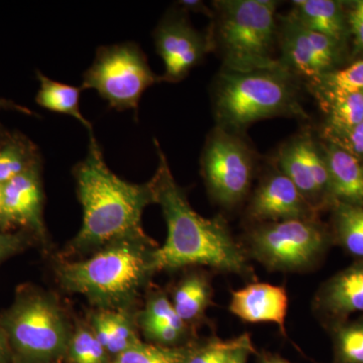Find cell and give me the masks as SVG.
<instances>
[{
    "instance_id": "obj_1",
    "label": "cell",
    "mask_w": 363,
    "mask_h": 363,
    "mask_svg": "<svg viewBox=\"0 0 363 363\" xmlns=\"http://www.w3.org/2000/svg\"><path fill=\"white\" fill-rule=\"evenodd\" d=\"M155 145L159 166L152 182L168 236L164 245L152 253V271L205 266L240 276L252 274L247 253L234 240L226 221L221 217L205 218L191 207L157 140Z\"/></svg>"
},
{
    "instance_id": "obj_2",
    "label": "cell",
    "mask_w": 363,
    "mask_h": 363,
    "mask_svg": "<svg viewBox=\"0 0 363 363\" xmlns=\"http://www.w3.org/2000/svg\"><path fill=\"white\" fill-rule=\"evenodd\" d=\"M83 223L71 242L77 252L102 248L123 240H150L143 231L145 207L156 203L154 185L131 184L112 173L94 135L89 136L87 156L73 169Z\"/></svg>"
},
{
    "instance_id": "obj_3",
    "label": "cell",
    "mask_w": 363,
    "mask_h": 363,
    "mask_svg": "<svg viewBox=\"0 0 363 363\" xmlns=\"http://www.w3.org/2000/svg\"><path fill=\"white\" fill-rule=\"evenodd\" d=\"M155 248L152 240L116 241L90 259L63 262L57 277L63 289L84 296L98 309L128 310L154 274Z\"/></svg>"
},
{
    "instance_id": "obj_4",
    "label": "cell",
    "mask_w": 363,
    "mask_h": 363,
    "mask_svg": "<svg viewBox=\"0 0 363 363\" xmlns=\"http://www.w3.org/2000/svg\"><path fill=\"white\" fill-rule=\"evenodd\" d=\"M286 67L247 73L226 71L218 78L214 107L218 128L240 130L260 119L304 116Z\"/></svg>"
},
{
    "instance_id": "obj_5",
    "label": "cell",
    "mask_w": 363,
    "mask_h": 363,
    "mask_svg": "<svg viewBox=\"0 0 363 363\" xmlns=\"http://www.w3.org/2000/svg\"><path fill=\"white\" fill-rule=\"evenodd\" d=\"M0 323L13 363H52L67 354L72 331L65 314L56 298L38 286H21Z\"/></svg>"
},
{
    "instance_id": "obj_6",
    "label": "cell",
    "mask_w": 363,
    "mask_h": 363,
    "mask_svg": "<svg viewBox=\"0 0 363 363\" xmlns=\"http://www.w3.org/2000/svg\"><path fill=\"white\" fill-rule=\"evenodd\" d=\"M217 35L226 71L247 73L285 67L272 58L277 4L271 0L216 2Z\"/></svg>"
},
{
    "instance_id": "obj_7",
    "label": "cell",
    "mask_w": 363,
    "mask_h": 363,
    "mask_svg": "<svg viewBox=\"0 0 363 363\" xmlns=\"http://www.w3.org/2000/svg\"><path fill=\"white\" fill-rule=\"evenodd\" d=\"M331 238L316 219L267 222L248 235L250 255L272 271L298 272L317 264Z\"/></svg>"
},
{
    "instance_id": "obj_8",
    "label": "cell",
    "mask_w": 363,
    "mask_h": 363,
    "mask_svg": "<svg viewBox=\"0 0 363 363\" xmlns=\"http://www.w3.org/2000/svg\"><path fill=\"white\" fill-rule=\"evenodd\" d=\"M161 77L150 70L147 57L135 43L100 47L83 75V90L94 89L118 111L138 112L143 93Z\"/></svg>"
},
{
    "instance_id": "obj_9",
    "label": "cell",
    "mask_w": 363,
    "mask_h": 363,
    "mask_svg": "<svg viewBox=\"0 0 363 363\" xmlns=\"http://www.w3.org/2000/svg\"><path fill=\"white\" fill-rule=\"evenodd\" d=\"M202 174L208 191L222 206H235L245 199L252 185V157L240 138L217 128L203 152Z\"/></svg>"
},
{
    "instance_id": "obj_10",
    "label": "cell",
    "mask_w": 363,
    "mask_h": 363,
    "mask_svg": "<svg viewBox=\"0 0 363 363\" xmlns=\"http://www.w3.org/2000/svg\"><path fill=\"white\" fill-rule=\"evenodd\" d=\"M157 54L164 63L161 81L178 82L197 65L213 47L211 35H203L183 14H167L154 33Z\"/></svg>"
},
{
    "instance_id": "obj_11",
    "label": "cell",
    "mask_w": 363,
    "mask_h": 363,
    "mask_svg": "<svg viewBox=\"0 0 363 363\" xmlns=\"http://www.w3.org/2000/svg\"><path fill=\"white\" fill-rule=\"evenodd\" d=\"M279 164L281 173L293 182L316 211L327 198L333 199L324 156L307 133L281 150Z\"/></svg>"
},
{
    "instance_id": "obj_12",
    "label": "cell",
    "mask_w": 363,
    "mask_h": 363,
    "mask_svg": "<svg viewBox=\"0 0 363 363\" xmlns=\"http://www.w3.org/2000/svg\"><path fill=\"white\" fill-rule=\"evenodd\" d=\"M336 44L326 35L308 30L290 16L281 33L283 65L318 80L333 64Z\"/></svg>"
},
{
    "instance_id": "obj_13",
    "label": "cell",
    "mask_w": 363,
    "mask_h": 363,
    "mask_svg": "<svg viewBox=\"0 0 363 363\" xmlns=\"http://www.w3.org/2000/svg\"><path fill=\"white\" fill-rule=\"evenodd\" d=\"M316 210L283 173L267 177L255 191L248 207L250 218L260 222L316 219Z\"/></svg>"
},
{
    "instance_id": "obj_14",
    "label": "cell",
    "mask_w": 363,
    "mask_h": 363,
    "mask_svg": "<svg viewBox=\"0 0 363 363\" xmlns=\"http://www.w3.org/2000/svg\"><path fill=\"white\" fill-rule=\"evenodd\" d=\"M40 167L28 169L2 186L4 213L11 226H20L33 238L45 243L47 230L43 219L42 181Z\"/></svg>"
},
{
    "instance_id": "obj_15",
    "label": "cell",
    "mask_w": 363,
    "mask_h": 363,
    "mask_svg": "<svg viewBox=\"0 0 363 363\" xmlns=\"http://www.w3.org/2000/svg\"><path fill=\"white\" fill-rule=\"evenodd\" d=\"M314 306L330 325L363 312V259L329 279L318 292Z\"/></svg>"
},
{
    "instance_id": "obj_16",
    "label": "cell",
    "mask_w": 363,
    "mask_h": 363,
    "mask_svg": "<svg viewBox=\"0 0 363 363\" xmlns=\"http://www.w3.org/2000/svg\"><path fill=\"white\" fill-rule=\"evenodd\" d=\"M288 307V294L283 286L255 283L231 293L229 311L248 323L276 324L286 336Z\"/></svg>"
},
{
    "instance_id": "obj_17",
    "label": "cell",
    "mask_w": 363,
    "mask_h": 363,
    "mask_svg": "<svg viewBox=\"0 0 363 363\" xmlns=\"http://www.w3.org/2000/svg\"><path fill=\"white\" fill-rule=\"evenodd\" d=\"M324 159L333 200L363 207V166L357 157L332 143L326 147Z\"/></svg>"
},
{
    "instance_id": "obj_18",
    "label": "cell",
    "mask_w": 363,
    "mask_h": 363,
    "mask_svg": "<svg viewBox=\"0 0 363 363\" xmlns=\"http://www.w3.org/2000/svg\"><path fill=\"white\" fill-rule=\"evenodd\" d=\"M89 325L111 357H116L142 342L128 310L98 309L91 316Z\"/></svg>"
},
{
    "instance_id": "obj_19",
    "label": "cell",
    "mask_w": 363,
    "mask_h": 363,
    "mask_svg": "<svg viewBox=\"0 0 363 363\" xmlns=\"http://www.w3.org/2000/svg\"><path fill=\"white\" fill-rule=\"evenodd\" d=\"M291 16L312 32L326 35L339 42L344 33L342 11L337 2L332 0H298L294 1Z\"/></svg>"
},
{
    "instance_id": "obj_20",
    "label": "cell",
    "mask_w": 363,
    "mask_h": 363,
    "mask_svg": "<svg viewBox=\"0 0 363 363\" xmlns=\"http://www.w3.org/2000/svg\"><path fill=\"white\" fill-rule=\"evenodd\" d=\"M212 286L209 278L202 272H192L182 279L173 294L174 308L186 324L201 321L212 304Z\"/></svg>"
},
{
    "instance_id": "obj_21",
    "label": "cell",
    "mask_w": 363,
    "mask_h": 363,
    "mask_svg": "<svg viewBox=\"0 0 363 363\" xmlns=\"http://www.w3.org/2000/svg\"><path fill=\"white\" fill-rule=\"evenodd\" d=\"M37 78L40 82V89L35 102L48 111L73 117L87 128L89 136L94 135L92 124L85 118L80 109L81 93L84 91L83 88L52 80L40 71H37Z\"/></svg>"
},
{
    "instance_id": "obj_22",
    "label": "cell",
    "mask_w": 363,
    "mask_h": 363,
    "mask_svg": "<svg viewBox=\"0 0 363 363\" xmlns=\"http://www.w3.org/2000/svg\"><path fill=\"white\" fill-rule=\"evenodd\" d=\"M38 166L40 157L32 143L21 136L0 142V185Z\"/></svg>"
},
{
    "instance_id": "obj_23",
    "label": "cell",
    "mask_w": 363,
    "mask_h": 363,
    "mask_svg": "<svg viewBox=\"0 0 363 363\" xmlns=\"http://www.w3.org/2000/svg\"><path fill=\"white\" fill-rule=\"evenodd\" d=\"M334 238L346 252L363 259V207L336 203Z\"/></svg>"
},
{
    "instance_id": "obj_24",
    "label": "cell",
    "mask_w": 363,
    "mask_h": 363,
    "mask_svg": "<svg viewBox=\"0 0 363 363\" xmlns=\"http://www.w3.org/2000/svg\"><path fill=\"white\" fill-rule=\"evenodd\" d=\"M333 363H363V317L330 325Z\"/></svg>"
},
{
    "instance_id": "obj_25",
    "label": "cell",
    "mask_w": 363,
    "mask_h": 363,
    "mask_svg": "<svg viewBox=\"0 0 363 363\" xmlns=\"http://www.w3.org/2000/svg\"><path fill=\"white\" fill-rule=\"evenodd\" d=\"M191 347L192 345L168 347L140 342L113 357L109 363H186Z\"/></svg>"
},
{
    "instance_id": "obj_26",
    "label": "cell",
    "mask_w": 363,
    "mask_h": 363,
    "mask_svg": "<svg viewBox=\"0 0 363 363\" xmlns=\"http://www.w3.org/2000/svg\"><path fill=\"white\" fill-rule=\"evenodd\" d=\"M253 348L248 334L227 340L214 338L201 345H192L186 363H227L238 351Z\"/></svg>"
},
{
    "instance_id": "obj_27",
    "label": "cell",
    "mask_w": 363,
    "mask_h": 363,
    "mask_svg": "<svg viewBox=\"0 0 363 363\" xmlns=\"http://www.w3.org/2000/svg\"><path fill=\"white\" fill-rule=\"evenodd\" d=\"M66 355L71 363L111 362V355L99 342L90 325L76 327L71 334Z\"/></svg>"
},
{
    "instance_id": "obj_28",
    "label": "cell",
    "mask_w": 363,
    "mask_h": 363,
    "mask_svg": "<svg viewBox=\"0 0 363 363\" xmlns=\"http://www.w3.org/2000/svg\"><path fill=\"white\" fill-rule=\"evenodd\" d=\"M332 133H344L363 121V93H350L328 98Z\"/></svg>"
},
{
    "instance_id": "obj_29",
    "label": "cell",
    "mask_w": 363,
    "mask_h": 363,
    "mask_svg": "<svg viewBox=\"0 0 363 363\" xmlns=\"http://www.w3.org/2000/svg\"><path fill=\"white\" fill-rule=\"evenodd\" d=\"M318 80L327 98L363 91V61L357 62L343 70L324 74Z\"/></svg>"
},
{
    "instance_id": "obj_30",
    "label": "cell",
    "mask_w": 363,
    "mask_h": 363,
    "mask_svg": "<svg viewBox=\"0 0 363 363\" xmlns=\"http://www.w3.org/2000/svg\"><path fill=\"white\" fill-rule=\"evenodd\" d=\"M140 319L169 325L178 330L188 332V325L177 314L173 303L162 293L154 294L147 301Z\"/></svg>"
},
{
    "instance_id": "obj_31",
    "label": "cell",
    "mask_w": 363,
    "mask_h": 363,
    "mask_svg": "<svg viewBox=\"0 0 363 363\" xmlns=\"http://www.w3.org/2000/svg\"><path fill=\"white\" fill-rule=\"evenodd\" d=\"M32 238L23 230L20 233L0 230V264L26 250L30 245Z\"/></svg>"
},
{
    "instance_id": "obj_32",
    "label": "cell",
    "mask_w": 363,
    "mask_h": 363,
    "mask_svg": "<svg viewBox=\"0 0 363 363\" xmlns=\"http://www.w3.org/2000/svg\"><path fill=\"white\" fill-rule=\"evenodd\" d=\"M336 140L340 142L336 145L353 156H363V121L351 130L338 133Z\"/></svg>"
},
{
    "instance_id": "obj_33",
    "label": "cell",
    "mask_w": 363,
    "mask_h": 363,
    "mask_svg": "<svg viewBox=\"0 0 363 363\" xmlns=\"http://www.w3.org/2000/svg\"><path fill=\"white\" fill-rule=\"evenodd\" d=\"M351 30L355 37L358 48H363V13L357 7L351 11L350 16Z\"/></svg>"
},
{
    "instance_id": "obj_34",
    "label": "cell",
    "mask_w": 363,
    "mask_h": 363,
    "mask_svg": "<svg viewBox=\"0 0 363 363\" xmlns=\"http://www.w3.org/2000/svg\"><path fill=\"white\" fill-rule=\"evenodd\" d=\"M0 363H13L9 339L1 323H0Z\"/></svg>"
},
{
    "instance_id": "obj_35",
    "label": "cell",
    "mask_w": 363,
    "mask_h": 363,
    "mask_svg": "<svg viewBox=\"0 0 363 363\" xmlns=\"http://www.w3.org/2000/svg\"><path fill=\"white\" fill-rule=\"evenodd\" d=\"M179 6L182 7V11H192L196 13H206L207 16H211L212 13L210 11H208L207 7L201 1H197V0H191V1H180Z\"/></svg>"
},
{
    "instance_id": "obj_36",
    "label": "cell",
    "mask_w": 363,
    "mask_h": 363,
    "mask_svg": "<svg viewBox=\"0 0 363 363\" xmlns=\"http://www.w3.org/2000/svg\"><path fill=\"white\" fill-rule=\"evenodd\" d=\"M257 355V363H291L288 360L284 359L283 357H279L277 354H272V353L266 352H255Z\"/></svg>"
},
{
    "instance_id": "obj_37",
    "label": "cell",
    "mask_w": 363,
    "mask_h": 363,
    "mask_svg": "<svg viewBox=\"0 0 363 363\" xmlns=\"http://www.w3.org/2000/svg\"><path fill=\"white\" fill-rule=\"evenodd\" d=\"M13 229L4 213V193H2V186L0 185V230L11 231Z\"/></svg>"
},
{
    "instance_id": "obj_38",
    "label": "cell",
    "mask_w": 363,
    "mask_h": 363,
    "mask_svg": "<svg viewBox=\"0 0 363 363\" xmlns=\"http://www.w3.org/2000/svg\"><path fill=\"white\" fill-rule=\"evenodd\" d=\"M255 352H257V351L255 350V348H245V350H240L238 351V352L234 354V357L227 363H247L250 354Z\"/></svg>"
},
{
    "instance_id": "obj_39",
    "label": "cell",
    "mask_w": 363,
    "mask_h": 363,
    "mask_svg": "<svg viewBox=\"0 0 363 363\" xmlns=\"http://www.w3.org/2000/svg\"><path fill=\"white\" fill-rule=\"evenodd\" d=\"M0 109H16V111L25 112V113H32V112L26 111V108L18 106V105L13 104V102L9 101V100L2 99V98H0Z\"/></svg>"
},
{
    "instance_id": "obj_40",
    "label": "cell",
    "mask_w": 363,
    "mask_h": 363,
    "mask_svg": "<svg viewBox=\"0 0 363 363\" xmlns=\"http://www.w3.org/2000/svg\"><path fill=\"white\" fill-rule=\"evenodd\" d=\"M355 7H357V9L363 13V0L362 1H358Z\"/></svg>"
},
{
    "instance_id": "obj_41",
    "label": "cell",
    "mask_w": 363,
    "mask_h": 363,
    "mask_svg": "<svg viewBox=\"0 0 363 363\" xmlns=\"http://www.w3.org/2000/svg\"><path fill=\"white\" fill-rule=\"evenodd\" d=\"M362 93H363V91H362Z\"/></svg>"
}]
</instances>
